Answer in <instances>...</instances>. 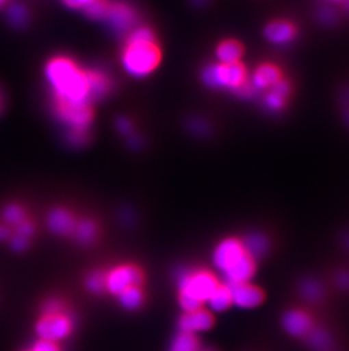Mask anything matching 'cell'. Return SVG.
<instances>
[{
	"instance_id": "1",
	"label": "cell",
	"mask_w": 349,
	"mask_h": 351,
	"mask_svg": "<svg viewBox=\"0 0 349 351\" xmlns=\"http://www.w3.org/2000/svg\"><path fill=\"white\" fill-rule=\"evenodd\" d=\"M46 77L56 95L57 104L89 105L91 97L88 77L72 60L64 57L50 60Z\"/></svg>"
},
{
	"instance_id": "2",
	"label": "cell",
	"mask_w": 349,
	"mask_h": 351,
	"mask_svg": "<svg viewBox=\"0 0 349 351\" xmlns=\"http://www.w3.org/2000/svg\"><path fill=\"white\" fill-rule=\"evenodd\" d=\"M212 258L218 271L226 278V283L250 282L257 272V261L247 254L240 239L227 238L219 242Z\"/></svg>"
},
{
	"instance_id": "3",
	"label": "cell",
	"mask_w": 349,
	"mask_h": 351,
	"mask_svg": "<svg viewBox=\"0 0 349 351\" xmlns=\"http://www.w3.org/2000/svg\"><path fill=\"white\" fill-rule=\"evenodd\" d=\"M160 58L155 43H127L122 53V66L132 77H144L158 66Z\"/></svg>"
},
{
	"instance_id": "4",
	"label": "cell",
	"mask_w": 349,
	"mask_h": 351,
	"mask_svg": "<svg viewBox=\"0 0 349 351\" xmlns=\"http://www.w3.org/2000/svg\"><path fill=\"white\" fill-rule=\"evenodd\" d=\"M202 80L207 86L214 89L228 88L234 91L246 82V69L241 62L231 65L212 64L205 67L202 73Z\"/></svg>"
},
{
	"instance_id": "5",
	"label": "cell",
	"mask_w": 349,
	"mask_h": 351,
	"mask_svg": "<svg viewBox=\"0 0 349 351\" xmlns=\"http://www.w3.org/2000/svg\"><path fill=\"white\" fill-rule=\"evenodd\" d=\"M219 285L218 278L208 271H183L178 276L179 293L190 295L202 304L208 302Z\"/></svg>"
},
{
	"instance_id": "6",
	"label": "cell",
	"mask_w": 349,
	"mask_h": 351,
	"mask_svg": "<svg viewBox=\"0 0 349 351\" xmlns=\"http://www.w3.org/2000/svg\"><path fill=\"white\" fill-rule=\"evenodd\" d=\"M73 330V319L65 312L43 314L36 324L39 339L57 342L66 338Z\"/></svg>"
},
{
	"instance_id": "7",
	"label": "cell",
	"mask_w": 349,
	"mask_h": 351,
	"mask_svg": "<svg viewBox=\"0 0 349 351\" xmlns=\"http://www.w3.org/2000/svg\"><path fill=\"white\" fill-rule=\"evenodd\" d=\"M143 274L141 269L134 265L117 266L105 274V290L112 295H118L129 287L141 285Z\"/></svg>"
},
{
	"instance_id": "8",
	"label": "cell",
	"mask_w": 349,
	"mask_h": 351,
	"mask_svg": "<svg viewBox=\"0 0 349 351\" xmlns=\"http://www.w3.org/2000/svg\"><path fill=\"white\" fill-rule=\"evenodd\" d=\"M298 36V27L293 21L287 19H274L266 24L263 37L274 46H286L293 43Z\"/></svg>"
},
{
	"instance_id": "9",
	"label": "cell",
	"mask_w": 349,
	"mask_h": 351,
	"mask_svg": "<svg viewBox=\"0 0 349 351\" xmlns=\"http://www.w3.org/2000/svg\"><path fill=\"white\" fill-rule=\"evenodd\" d=\"M226 285L231 289L233 305L237 306L240 308H257L264 302L263 290L257 285H252L250 282Z\"/></svg>"
},
{
	"instance_id": "10",
	"label": "cell",
	"mask_w": 349,
	"mask_h": 351,
	"mask_svg": "<svg viewBox=\"0 0 349 351\" xmlns=\"http://www.w3.org/2000/svg\"><path fill=\"white\" fill-rule=\"evenodd\" d=\"M283 331L293 338H305L314 328L313 318L302 309L292 308L281 318Z\"/></svg>"
},
{
	"instance_id": "11",
	"label": "cell",
	"mask_w": 349,
	"mask_h": 351,
	"mask_svg": "<svg viewBox=\"0 0 349 351\" xmlns=\"http://www.w3.org/2000/svg\"><path fill=\"white\" fill-rule=\"evenodd\" d=\"M57 114L73 130L86 131L92 119V110L89 105L57 104Z\"/></svg>"
},
{
	"instance_id": "12",
	"label": "cell",
	"mask_w": 349,
	"mask_h": 351,
	"mask_svg": "<svg viewBox=\"0 0 349 351\" xmlns=\"http://www.w3.org/2000/svg\"><path fill=\"white\" fill-rule=\"evenodd\" d=\"M105 20L112 30L117 34H126L136 22V14L134 10L122 3H115L108 5V10L105 14Z\"/></svg>"
},
{
	"instance_id": "13",
	"label": "cell",
	"mask_w": 349,
	"mask_h": 351,
	"mask_svg": "<svg viewBox=\"0 0 349 351\" xmlns=\"http://www.w3.org/2000/svg\"><path fill=\"white\" fill-rule=\"evenodd\" d=\"M214 323V316L205 308H200L194 312L185 313L178 322L181 331L194 333V335L196 332L210 330Z\"/></svg>"
},
{
	"instance_id": "14",
	"label": "cell",
	"mask_w": 349,
	"mask_h": 351,
	"mask_svg": "<svg viewBox=\"0 0 349 351\" xmlns=\"http://www.w3.org/2000/svg\"><path fill=\"white\" fill-rule=\"evenodd\" d=\"M285 77L283 72L277 64L274 63H262L257 66L252 77V86L255 90H268L271 89L274 84Z\"/></svg>"
},
{
	"instance_id": "15",
	"label": "cell",
	"mask_w": 349,
	"mask_h": 351,
	"mask_svg": "<svg viewBox=\"0 0 349 351\" xmlns=\"http://www.w3.org/2000/svg\"><path fill=\"white\" fill-rule=\"evenodd\" d=\"M74 216L68 210L63 208H55L49 213L47 224L51 232L58 235H70L74 232L76 226Z\"/></svg>"
},
{
	"instance_id": "16",
	"label": "cell",
	"mask_w": 349,
	"mask_h": 351,
	"mask_svg": "<svg viewBox=\"0 0 349 351\" xmlns=\"http://www.w3.org/2000/svg\"><path fill=\"white\" fill-rule=\"evenodd\" d=\"M243 245L247 254L254 259L263 258L268 252H270V240L263 233L254 232L246 235L243 240Z\"/></svg>"
},
{
	"instance_id": "17",
	"label": "cell",
	"mask_w": 349,
	"mask_h": 351,
	"mask_svg": "<svg viewBox=\"0 0 349 351\" xmlns=\"http://www.w3.org/2000/svg\"><path fill=\"white\" fill-rule=\"evenodd\" d=\"M244 53V48L236 40H226L218 46L217 58L220 64L238 63Z\"/></svg>"
},
{
	"instance_id": "18",
	"label": "cell",
	"mask_w": 349,
	"mask_h": 351,
	"mask_svg": "<svg viewBox=\"0 0 349 351\" xmlns=\"http://www.w3.org/2000/svg\"><path fill=\"white\" fill-rule=\"evenodd\" d=\"M208 304L214 312H224L233 305L231 289L227 285H219L208 299Z\"/></svg>"
},
{
	"instance_id": "19",
	"label": "cell",
	"mask_w": 349,
	"mask_h": 351,
	"mask_svg": "<svg viewBox=\"0 0 349 351\" xmlns=\"http://www.w3.org/2000/svg\"><path fill=\"white\" fill-rule=\"evenodd\" d=\"M305 339L313 351H329L333 346V339L324 328L314 326Z\"/></svg>"
},
{
	"instance_id": "20",
	"label": "cell",
	"mask_w": 349,
	"mask_h": 351,
	"mask_svg": "<svg viewBox=\"0 0 349 351\" xmlns=\"http://www.w3.org/2000/svg\"><path fill=\"white\" fill-rule=\"evenodd\" d=\"M89 81L90 97L91 99H100L108 93L110 88L109 80L103 74L98 72H88L86 73Z\"/></svg>"
},
{
	"instance_id": "21",
	"label": "cell",
	"mask_w": 349,
	"mask_h": 351,
	"mask_svg": "<svg viewBox=\"0 0 349 351\" xmlns=\"http://www.w3.org/2000/svg\"><path fill=\"white\" fill-rule=\"evenodd\" d=\"M118 298L120 305L124 308L133 311V309H138L141 307L143 300H144V295H143V291H142L140 287L134 285V287H129V288L122 290L119 293Z\"/></svg>"
},
{
	"instance_id": "22",
	"label": "cell",
	"mask_w": 349,
	"mask_h": 351,
	"mask_svg": "<svg viewBox=\"0 0 349 351\" xmlns=\"http://www.w3.org/2000/svg\"><path fill=\"white\" fill-rule=\"evenodd\" d=\"M300 293L307 302H319L324 295V289L319 281L314 278H305L300 283Z\"/></svg>"
},
{
	"instance_id": "23",
	"label": "cell",
	"mask_w": 349,
	"mask_h": 351,
	"mask_svg": "<svg viewBox=\"0 0 349 351\" xmlns=\"http://www.w3.org/2000/svg\"><path fill=\"white\" fill-rule=\"evenodd\" d=\"M169 351H200V342L194 333L181 331L172 340Z\"/></svg>"
},
{
	"instance_id": "24",
	"label": "cell",
	"mask_w": 349,
	"mask_h": 351,
	"mask_svg": "<svg viewBox=\"0 0 349 351\" xmlns=\"http://www.w3.org/2000/svg\"><path fill=\"white\" fill-rule=\"evenodd\" d=\"M76 240L82 243V245H89L96 238L98 234V229L96 226L92 221L90 219H84L81 222L76 223L75 229L73 232Z\"/></svg>"
},
{
	"instance_id": "25",
	"label": "cell",
	"mask_w": 349,
	"mask_h": 351,
	"mask_svg": "<svg viewBox=\"0 0 349 351\" xmlns=\"http://www.w3.org/2000/svg\"><path fill=\"white\" fill-rule=\"evenodd\" d=\"M1 219L5 226H18L20 223L23 222L27 219L25 217V210L23 207H21L17 204H10V205L5 206L3 210H1Z\"/></svg>"
},
{
	"instance_id": "26",
	"label": "cell",
	"mask_w": 349,
	"mask_h": 351,
	"mask_svg": "<svg viewBox=\"0 0 349 351\" xmlns=\"http://www.w3.org/2000/svg\"><path fill=\"white\" fill-rule=\"evenodd\" d=\"M8 20L13 27H22L27 23V10L23 5L13 3L7 12Z\"/></svg>"
},
{
	"instance_id": "27",
	"label": "cell",
	"mask_w": 349,
	"mask_h": 351,
	"mask_svg": "<svg viewBox=\"0 0 349 351\" xmlns=\"http://www.w3.org/2000/svg\"><path fill=\"white\" fill-rule=\"evenodd\" d=\"M316 19L324 27H333L338 21V12L331 5H323L316 12Z\"/></svg>"
},
{
	"instance_id": "28",
	"label": "cell",
	"mask_w": 349,
	"mask_h": 351,
	"mask_svg": "<svg viewBox=\"0 0 349 351\" xmlns=\"http://www.w3.org/2000/svg\"><path fill=\"white\" fill-rule=\"evenodd\" d=\"M86 288L96 295H100L105 290V274L101 272H92L86 278Z\"/></svg>"
},
{
	"instance_id": "29",
	"label": "cell",
	"mask_w": 349,
	"mask_h": 351,
	"mask_svg": "<svg viewBox=\"0 0 349 351\" xmlns=\"http://www.w3.org/2000/svg\"><path fill=\"white\" fill-rule=\"evenodd\" d=\"M287 100L283 99L281 97L278 96L276 93L267 91L266 97H264V106L267 110L277 113L280 110H283L286 107Z\"/></svg>"
},
{
	"instance_id": "30",
	"label": "cell",
	"mask_w": 349,
	"mask_h": 351,
	"mask_svg": "<svg viewBox=\"0 0 349 351\" xmlns=\"http://www.w3.org/2000/svg\"><path fill=\"white\" fill-rule=\"evenodd\" d=\"M108 10V3L103 0H93L92 3L84 7L86 13L92 19H105Z\"/></svg>"
},
{
	"instance_id": "31",
	"label": "cell",
	"mask_w": 349,
	"mask_h": 351,
	"mask_svg": "<svg viewBox=\"0 0 349 351\" xmlns=\"http://www.w3.org/2000/svg\"><path fill=\"white\" fill-rule=\"evenodd\" d=\"M271 93H276L278 96L281 97L283 99H289L290 95L293 93V84L290 82L289 80L287 77H283V79H280L276 84L272 86L271 89L268 90Z\"/></svg>"
},
{
	"instance_id": "32",
	"label": "cell",
	"mask_w": 349,
	"mask_h": 351,
	"mask_svg": "<svg viewBox=\"0 0 349 351\" xmlns=\"http://www.w3.org/2000/svg\"><path fill=\"white\" fill-rule=\"evenodd\" d=\"M129 43H155V39L148 27H138L129 34Z\"/></svg>"
},
{
	"instance_id": "33",
	"label": "cell",
	"mask_w": 349,
	"mask_h": 351,
	"mask_svg": "<svg viewBox=\"0 0 349 351\" xmlns=\"http://www.w3.org/2000/svg\"><path fill=\"white\" fill-rule=\"evenodd\" d=\"M8 241H10V248L15 252H25L29 248V245H30L29 238L23 237V235L16 234V233L10 235Z\"/></svg>"
},
{
	"instance_id": "34",
	"label": "cell",
	"mask_w": 349,
	"mask_h": 351,
	"mask_svg": "<svg viewBox=\"0 0 349 351\" xmlns=\"http://www.w3.org/2000/svg\"><path fill=\"white\" fill-rule=\"evenodd\" d=\"M23 351H60V348L57 345V342L47 341V340L39 339L31 348L25 349Z\"/></svg>"
},
{
	"instance_id": "35",
	"label": "cell",
	"mask_w": 349,
	"mask_h": 351,
	"mask_svg": "<svg viewBox=\"0 0 349 351\" xmlns=\"http://www.w3.org/2000/svg\"><path fill=\"white\" fill-rule=\"evenodd\" d=\"M65 312L63 302L60 299H49L43 306V314H53V313Z\"/></svg>"
},
{
	"instance_id": "36",
	"label": "cell",
	"mask_w": 349,
	"mask_h": 351,
	"mask_svg": "<svg viewBox=\"0 0 349 351\" xmlns=\"http://www.w3.org/2000/svg\"><path fill=\"white\" fill-rule=\"evenodd\" d=\"M34 230L36 229H34V223L30 222L29 219H25L18 226H15V233L27 237V238H30L31 235H34Z\"/></svg>"
},
{
	"instance_id": "37",
	"label": "cell",
	"mask_w": 349,
	"mask_h": 351,
	"mask_svg": "<svg viewBox=\"0 0 349 351\" xmlns=\"http://www.w3.org/2000/svg\"><path fill=\"white\" fill-rule=\"evenodd\" d=\"M68 140L73 145H83L86 143V131H79V130H73L72 132L68 134Z\"/></svg>"
},
{
	"instance_id": "38",
	"label": "cell",
	"mask_w": 349,
	"mask_h": 351,
	"mask_svg": "<svg viewBox=\"0 0 349 351\" xmlns=\"http://www.w3.org/2000/svg\"><path fill=\"white\" fill-rule=\"evenodd\" d=\"M190 128L196 134H207L209 131L208 125L203 121H200V119H193V121H191Z\"/></svg>"
},
{
	"instance_id": "39",
	"label": "cell",
	"mask_w": 349,
	"mask_h": 351,
	"mask_svg": "<svg viewBox=\"0 0 349 351\" xmlns=\"http://www.w3.org/2000/svg\"><path fill=\"white\" fill-rule=\"evenodd\" d=\"M117 128L122 134H131L132 132V124L129 119H122V117L117 121Z\"/></svg>"
},
{
	"instance_id": "40",
	"label": "cell",
	"mask_w": 349,
	"mask_h": 351,
	"mask_svg": "<svg viewBox=\"0 0 349 351\" xmlns=\"http://www.w3.org/2000/svg\"><path fill=\"white\" fill-rule=\"evenodd\" d=\"M92 1L93 0H65L67 6L72 7V8H81V7L84 8Z\"/></svg>"
},
{
	"instance_id": "41",
	"label": "cell",
	"mask_w": 349,
	"mask_h": 351,
	"mask_svg": "<svg viewBox=\"0 0 349 351\" xmlns=\"http://www.w3.org/2000/svg\"><path fill=\"white\" fill-rule=\"evenodd\" d=\"M337 283L341 289H349V273H340L337 278Z\"/></svg>"
},
{
	"instance_id": "42",
	"label": "cell",
	"mask_w": 349,
	"mask_h": 351,
	"mask_svg": "<svg viewBox=\"0 0 349 351\" xmlns=\"http://www.w3.org/2000/svg\"><path fill=\"white\" fill-rule=\"evenodd\" d=\"M10 235H12V232H10V228L5 226L3 223L0 224V241H7V240H10Z\"/></svg>"
},
{
	"instance_id": "43",
	"label": "cell",
	"mask_w": 349,
	"mask_h": 351,
	"mask_svg": "<svg viewBox=\"0 0 349 351\" xmlns=\"http://www.w3.org/2000/svg\"><path fill=\"white\" fill-rule=\"evenodd\" d=\"M192 3H194L195 6L201 7L208 3V0H192Z\"/></svg>"
},
{
	"instance_id": "44",
	"label": "cell",
	"mask_w": 349,
	"mask_h": 351,
	"mask_svg": "<svg viewBox=\"0 0 349 351\" xmlns=\"http://www.w3.org/2000/svg\"><path fill=\"white\" fill-rule=\"evenodd\" d=\"M344 8L346 10L347 13L349 14V0H343Z\"/></svg>"
},
{
	"instance_id": "45",
	"label": "cell",
	"mask_w": 349,
	"mask_h": 351,
	"mask_svg": "<svg viewBox=\"0 0 349 351\" xmlns=\"http://www.w3.org/2000/svg\"><path fill=\"white\" fill-rule=\"evenodd\" d=\"M131 145H133V146L138 147L140 145V141L138 138H132V140H131Z\"/></svg>"
},
{
	"instance_id": "46",
	"label": "cell",
	"mask_w": 349,
	"mask_h": 351,
	"mask_svg": "<svg viewBox=\"0 0 349 351\" xmlns=\"http://www.w3.org/2000/svg\"><path fill=\"white\" fill-rule=\"evenodd\" d=\"M324 1L329 3H343V0H324Z\"/></svg>"
},
{
	"instance_id": "47",
	"label": "cell",
	"mask_w": 349,
	"mask_h": 351,
	"mask_svg": "<svg viewBox=\"0 0 349 351\" xmlns=\"http://www.w3.org/2000/svg\"><path fill=\"white\" fill-rule=\"evenodd\" d=\"M7 1H8V0H0V8H1V7H3V5L7 3Z\"/></svg>"
},
{
	"instance_id": "48",
	"label": "cell",
	"mask_w": 349,
	"mask_h": 351,
	"mask_svg": "<svg viewBox=\"0 0 349 351\" xmlns=\"http://www.w3.org/2000/svg\"><path fill=\"white\" fill-rule=\"evenodd\" d=\"M200 351H201V350H200ZM203 351H210V350H203Z\"/></svg>"
}]
</instances>
